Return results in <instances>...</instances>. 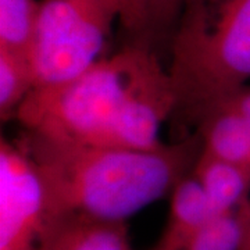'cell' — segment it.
Instances as JSON below:
<instances>
[{
	"instance_id": "5b68a950",
	"label": "cell",
	"mask_w": 250,
	"mask_h": 250,
	"mask_svg": "<svg viewBox=\"0 0 250 250\" xmlns=\"http://www.w3.org/2000/svg\"><path fill=\"white\" fill-rule=\"evenodd\" d=\"M67 214L31 153L0 141V250H41Z\"/></svg>"
},
{
	"instance_id": "5bb4252c",
	"label": "cell",
	"mask_w": 250,
	"mask_h": 250,
	"mask_svg": "<svg viewBox=\"0 0 250 250\" xmlns=\"http://www.w3.org/2000/svg\"><path fill=\"white\" fill-rule=\"evenodd\" d=\"M242 250H250V232L248 235V239L245 242V245H243V249Z\"/></svg>"
},
{
	"instance_id": "277c9868",
	"label": "cell",
	"mask_w": 250,
	"mask_h": 250,
	"mask_svg": "<svg viewBox=\"0 0 250 250\" xmlns=\"http://www.w3.org/2000/svg\"><path fill=\"white\" fill-rule=\"evenodd\" d=\"M121 0H41L31 62L36 86H53L86 71L103 56Z\"/></svg>"
},
{
	"instance_id": "7a4b0ae2",
	"label": "cell",
	"mask_w": 250,
	"mask_h": 250,
	"mask_svg": "<svg viewBox=\"0 0 250 250\" xmlns=\"http://www.w3.org/2000/svg\"><path fill=\"white\" fill-rule=\"evenodd\" d=\"M17 139L43 171L67 214L124 223L170 197L202 153L197 134L152 150L57 142L24 129Z\"/></svg>"
},
{
	"instance_id": "ba28073f",
	"label": "cell",
	"mask_w": 250,
	"mask_h": 250,
	"mask_svg": "<svg viewBox=\"0 0 250 250\" xmlns=\"http://www.w3.org/2000/svg\"><path fill=\"white\" fill-rule=\"evenodd\" d=\"M41 250H134L124 221L70 214Z\"/></svg>"
},
{
	"instance_id": "4fadbf2b",
	"label": "cell",
	"mask_w": 250,
	"mask_h": 250,
	"mask_svg": "<svg viewBox=\"0 0 250 250\" xmlns=\"http://www.w3.org/2000/svg\"><path fill=\"white\" fill-rule=\"evenodd\" d=\"M35 86L31 59L0 50V118L3 123L16 120L18 110Z\"/></svg>"
},
{
	"instance_id": "3957f363",
	"label": "cell",
	"mask_w": 250,
	"mask_h": 250,
	"mask_svg": "<svg viewBox=\"0 0 250 250\" xmlns=\"http://www.w3.org/2000/svg\"><path fill=\"white\" fill-rule=\"evenodd\" d=\"M170 49L172 117L197 125L250 81V0H184Z\"/></svg>"
},
{
	"instance_id": "52a82bcc",
	"label": "cell",
	"mask_w": 250,
	"mask_h": 250,
	"mask_svg": "<svg viewBox=\"0 0 250 250\" xmlns=\"http://www.w3.org/2000/svg\"><path fill=\"white\" fill-rule=\"evenodd\" d=\"M202 152L250 168V123L225 103H217L199 120Z\"/></svg>"
},
{
	"instance_id": "8fae6325",
	"label": "cell",
	"mask_w": 250,
	"mask_h": 250,
	"mask_svg": "<svg viewBox=\"0 0 250 250\" xmlns=\"http://www.w3.org/2000/svg\"><path fill=\"white\" fill-rule=\"evenodd\" d=\"M184 0H121L120 20L135 35L134 41L152 45L153 38L175 28Z\"/></svg>"
},
{
	"instance_id": "8992f818",
	"label": "cell",
	"mask_w": 250,
	"mask_h": 250,
	"mask_svg": "<svg viewBox=\"0 0 250 250\" xmlns=\"http://www.w3.org/2000/svg\"><path fill=\"white\" fill-rule=\"evenodd\" d=\"M214 215L205 190L189 174L172 190L166 227L149 250H185Z\"/></svg>"
},
{
	"instance_id": "30bf717a",
	"label": "cell",
	"mask_w": 250,
	"mask_h": 250,
	"mask_svg": "<svg viewBox=\"0 0 250 250\" xmlns=\"http://www.w3.org/2000/svg\"><path fill=\"white\" fill-rule=\"evenodd\" d=\"M41 0H0V50L31 59Z\"/></svg>"
},
{
	"instance_id": "9c48e42d",
	"label": "cell",
	"mask_w": 250,
	"mask_h": 250,
	"mask_svg": "<svg viewBox=\"0 0 250 250\" xmlns=\"http://www.w3.org/2000/svg\"><path fill=\"white\" fill-rule=\"evenodd\" d=\"M215 211L227 213L250 199V168L200 153L190 172Z\"/></svg>"
},
{
	"instance_id": "6da1fadb",
	"label": "cell",
	"mask_w": 250,
	"mask_h": 250,
	"mask_svg": "<svg viewBox=\"0 0 250 250\" xmlns=\"http://www.w3.org/2000/svg\"><path fill=\"white\" fill-rule=\"evenodd\" d=\"M175 106L168 68L150 43L132 41L72 80L35 88L16 121L57 142L152 150Z\"/></svg>"
},
{
	"instance_id": "7c38bea8",
	"label": "cell",
	"mask_w": 250,
	"mask_h": 250,
	"mask_svg": "<svg viewBox=\"0 0 250 250\" xmlns=\"http://www.w3.org/2000/svg\"><path fill=\"white\" fill-rule=\"evenodd\" d=\"M250 232V199L214 215L185 250H242Z\"/></svg>"
}]
</instances>
